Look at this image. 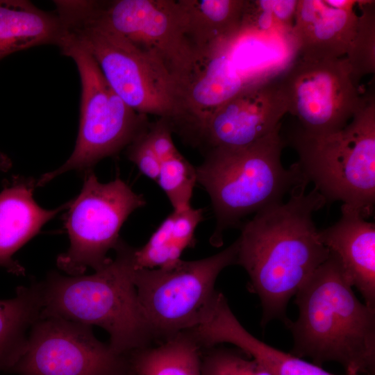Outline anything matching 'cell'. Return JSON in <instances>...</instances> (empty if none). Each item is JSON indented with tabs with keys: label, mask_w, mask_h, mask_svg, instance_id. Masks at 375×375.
Returning a JSON list of instances; mask_svg holds the SVG:
<instances>
[{
	"label": "cell",
	"mask_w": 375,
	"mask_h": 375,
	"mask_svg": "<svg viewBox=\"0 0 375 375\" xmlns=\"http://www.w3.org/2000/svg\"><path fill=\"white\" fill-rule=\"evenodd\" d=\"M308 183L297 186L285 202L263 208L241 228L237 265L247 272L249 290L261 303L262 326L288 319L286 309L313 272L330 255L319 238L313 214L326 203Z\"/></svg>",
	"instance_id": "1"
},
{
	"label": "cell",
	"mask_w": 375,
	"mask_h": 375,
	"mask_svg": "<svg viewBox=\"0 0 375 375\" xmlns=\"http://www.w3.org/2000/svg\"><path fill=\"white\" fill-rule=\"evenodd\" d=\"M352 288L331 252L295 294L298 317L285 323L293 338L290 353L319 366L338 362L346 375H375V308Z\"/></svg>",
	"instance_id": "2"
},
{
	"label": "cell",
	"mask_w": 375,
	"mask_h": 375,
	"mask_svg": "<svg viewBox=\"0 0 375 375\" xmlns=\"http://www.w3.org/2000/svg\"><path fill=\"white\" fill-rule=\"evenodd\" d=\"M115 251V258L92 275L49 272L40 282V318L60 317L98 326L109 334L111 348L128 356L154 344V340L133 283L135 249L120 240Z\"/></svg>",
	"instance_id": "3"
},
{
	"label": "cell",
	"mask_w": 375,
	"mask_h": 375,
	"mask_svg": "<svg viewBox=\"0 0 375 375\" xmlns=\"http://www.w3.org/2000/svg\"><path fill=\"white\" fill-rule=\"evenodd\" d=\"M283 147L278 130L246 147L208 151L196 173L216 219L212 245L222 246L224 232L244 217L283 201L293 189L308 183L297 162L288 169L283 166Z\"/></svg>",
	"instance_id": "4"
},
{
	"label": "cell",
	"mask_w": 375,
	"mask_h": 375,
	"mask_svg": "<svg viewBox=\"0 0 375 375\" xmlns=\"http://www.w3.org/2000/svg\"><path fill=\"white\" fill-rule=\"evenodd\" d=\"M53 2L64 25V38L94 59L108 83L129 107L170 122L175 119L179 86L160 62L101 19L92 1Z\"/></svg>",
	"instance_id": "5"
},
{
	"label": "cell",
	"mask_w": 375,
	"mask_h": 375,
	"mask_svg": "<svg viewBox=\"0 0 375 375\" xmlns=\"http://www.w3.org/2000/svg\"><path fill=\"white\" fill-rule=\"evenodd\" d=\"M297 162L308 183L326 203L340 201L365 219L375 205V100L363 97L361 106L343 128L311 134L297 127L290 136Z\"/></svg>",
	"instance_id": "6"
},
{
	"label": "cell",
	"mask_w": 375,
	"mask_h": 375,
	"mask_svg": "<svg viewBox=\"0 0 375 375\" xmlns=\"http://www.w3.org/2000/svg\"><path fill=\"white\" fill-rule=\"evenodd\" d=\"M238 251L236 240L203 259L134 270L138 301L154 344L191 330L204 319L219 292L216 280L224 268L237 265Z\"/></svg>",
	"instance_id": "7"
},
{
	"label": "cell",
	"mask_w": 375,
	"mask_h": 375,
	"mask_svg": "<svg viewBox=\"0 0 375 375\" xmlns=\"http://www.w3.org/2000/svg\"><path fill=\"white\" fill-rule=\"evenodd\" d=\"M77 67L81 97L80 123L74 149L58 169L36 180L45 185L70 170L86 173L101 159L128 147L149 126L147 115L129 107L112 90L94 59L76 44L63 39L58 47Z\"/></svg>",
	"instance_id": "8"
},
{
	"label": "cell",
	"mask_w": 375,
	"mask_h": 375,
	"mask_svg": "<svg viewBox=\"0 0 375 375\" xmlns=\"http://www.w3.org/2000/svg\"><path fill=\"white\" fill-rule=\"evenodd\" d=\"M145 203L122 179L102 183L92 171L86 172L82 190L69 201L65 216L70 244L58 256V267L70 276L82 275L88 267L101 269L111 259L108 252L121 240L124 222Z\"/></svg>",
	"instance_id": "9"
},
{
	"label": "cell",
	"mask_w": 375,
	"mask_h": 375,
	"mask_svg": "<svg viewBox=\"0 0 375 375\" xmlns=\"http://www.w3.org/2000/svg\"><path fill=\"white\" fill-rule=\"evenodd\" d=\"M345 57L297 56L278 78L288 112L311 134L338 131L347 125L363 100Z\"/></svg>",
	"instance_id": "10"
},
{
	"label": "cell",
	"mask_w": 375,
	"mask_h": 375,
	"mask_svg": "<svg viewBox=\"0 0 375 375\" xmlns=\"http://www.w3.org/2000/svg\"><path fill=\"white\" fill-rule=\"evenodd\" d=\"M10 372L18 375H134L128 356L99 341L91 326L40 318Z\"/></svg>",
	"instance_id": "11"
},
{
	"label": "cell",
	"mask_w": 375,
	"mask_h": 375,
	"mask_svg": "<svg viewBox=\"0 0 375 375\" xmlns=\"http://www.w3.org/2000/svg\"><path fill=\"white\" fill-rule=\"evenodd\" d=\"M95 12L160 62L179 89L200 61L184 34L177 0L92 1Z\"/></svg>",
	"instance_id": "12"
},
{
	"label": "cell",
	"mask_w": 375,
	"mask_h": 375,
	"mask_svg": "<svg viewBox=\"0 0 375 375\" xmlns=\"http://www.w3.org/2000/svg\"><path fill=\"white\" fill-rule=\"evenodd\" d=\"M287 112L277 78L243 89L206 118L190 139L209 150L246 147L280 130Z\"/></svg>",
	"instance_id": "13"
},
{
	"label": "cell",
	"mask_w": 375,
	"mask_h": 375,
	"mask_svg": "<svg viewBox=\"0 0 375 375\" xmlns=\"http://www.w3.org/2000/svg\"><path fill=\"white\" fill-rule=\"evenodd\" d=\"M233 41L200 60L180 88L173 131L190 138L215 110L248 87L232 58Z\"/></svg>",
	"instance_id": "14"
},
{
	"label": "cell",
	"mask_w": 375,
	"mask_h": 375,
	"mask_svg": "<svg viewBox=\"0 0 375 375\" xmlns=\"http://www.w3.org/2000/svg\"><path fill=\"white\" fill-rule=\"evenodd\" d=\"M364 1L298 0L292 27L297 56L345 57Z\"/></svg>",
	"instance_id": "15"
},
{
	"label": "cell",
	"mask_w": 375,
	"mask_h": 375,
	"mask_svg": "<svg viewBox=\"0 0 375 375\" xmlns=\"http://www.w3.org/2000/svg\"><path fill=\"white\" fill-rule=\"evenodd\" d=\"M191 333L203 349L233 344L272 375H335L254 337L238 321L221 292L205 319Z\"/></svg>",
	"instance_id": "16"
},
{
	"label": "cell",
	"mask_w": 375,
	"mask_h": 375,
	"mask_svg": "<svg viewBox=\"0 0 375 375\" xmlns=\"http://www.w3.org/2000/svg\"><path fill=\"white\" fill-rule=\"evenodd\" d=\"M318 234L321 242L337 256L365 303L375 308V224L342 204L340 219Z\"/></svg>",
	"instance_id": "17"
},
{
	"label": "cell",
	"mask_w": 375,
	"mask_h": 375,
	"mask_svg": "<svg viewBox=\"0 0 375 375\" xmlns=\"http://www.w3.org/2000/svg\"><path fill=\"white\" fill-rule=\"evenodd\" d=\"M35 187L33 178L16 176L0 192V267L17 276L25 269L13 259L15 253L69 204L51 210L40 207L33 198Z\"/></svg>",
	"instance_id": "18"
},
{
	"label": "cell",
	"mask_w": 375,
	"mask_h": 375,
	"mask_svg": "<svg viewBox=\"0 0 375 375\" xmlns=\"http://www.w3.org/2000/svg\"><path fill=\"white\" fill-rule=\"evenodd\" d=\"M183 31L199 60L237 38L245 0H177Z\"/></svg>",
	"instance_id": "19"
},
{
	"label": "cell",
	"mask_w": 375,
	"mask_h": 375,
	"mask_svg": "<svg viewBox=\"0 0 375 375\" xmlns=\"http://www.w3.org/2000/svg\"><path fill=\"white\" fill-rule=\"evenodd\" d=\"M65 33L56 12H46L28 1L0 0V60L36 46L59 47Z\"/></svg>",
	"instance_id": "20"
},
{
	"label": "cell",
	"mask_w": 375,
	"mask_h": 375,
	"mask_svg": "<svg viewBox=\"0 0 375 375\" xmlns=\"http://www.w3.org/2000/svg\"><path fill=\"white\" fill-rule=\"evenodd\" d=\"M42 309L40 282L19 286L14 298L0 300V373L10 372L24 353Z\"/></svg>",
	"instance_id": "21"
},
{
	"label": "cell",
	"mask_w": 375,
	"mask_h": 375,
	"mask_svg": "<svg viewBox=\"0 0 375 375\" xmlns=\"http://www.w3.org/2000/svg\"><path fill=\"white\" fill-rule=\"evenodd\" d=\"M202 348L189 331L128 355L134 375H201Z\"/></svg>",
	"instance_id": "22"
},
{
	"label": "cell",
	"mask_w": 375,
	"mask_h": 375,
	"mask_svg": "<svg viewBox=\"0 0 375 375\" xmlns=\"http://www.w3.org/2000/svg\"><path fill=\"white\" fill-rule=\"evenodd\" d=\"M298 0H245L240 33H292Z\"/></svg>",
	"instance_id": "23"
},
{
	"label": "cell",
	"mask_w": 375,
	"mask_h": 375,
	"mask_svg": "<svg viewBox=\"0 0 375 375\" xmlns=\"http://www.w3.org/2000/svg\"><path fill=\"white\" fill-rule=\"evenodd\" d=\"M156 182L174 211L191 207L190 200L197 183L196 168L179 151L161 162Z\"/></svg>",
	"instance_id": "24"
},
{
	"label": "cell",
	"mask_w": 375,
	"mask_h": 375,
	"mask_svg": "<svg viewBox=\"0 0 375 375\" xmlns=\"http://www.w3.org/2000/svg\"><path fill=\"white\" fill-rule=\"evenodd\" d=\"M372 1H364L353 40L345 56L359 79L375 71V14Z\"/></svg>",
	"instance_id": "25"
},
{
	"label": "cell",
	"mask_w": 375,
	"mask_h": 375,
	"mask_svg": "<svg viewBox=\"0 0 375 375\" xmlns=\"http://www.w3.org/2000/svg\"><path fill=\"white\" fill-rule=\"evenodd\" d=\"M201 375H272L239 349L222 346L202 349Z\"/></svg>",
	"instance_id": "26"
},
{
	"label": "cell",
	"mask_w": 375,
	"mask_h": 375,
	"mask_svg": "<svg viewBox=\"0 0 375 375\" xmlns=\"http://www.w3.org/2000/svg\"><path fill=\"white\" fill-rule=\"evenodd\" d=\"M147 129L127 147V156L144 176L156 181L161 164L147 139Z\"/></svg>",
	"instance_id": "27"
},
{
	"label": "cell",
	"mask_w": 375,
	"mask_h": 375,
	"mask_svg": "<svg viewBox=\"0 0 375 375\" xmlns=\"http://www.w3.org/2000/svg\"><path fill=\"white\" fill-rule=\"evenodd\" d=\"M12 166V162L7 155L0 151V171L7 172Z\"/></svg>",
	"instance_id": "28"
}]
</instances>
